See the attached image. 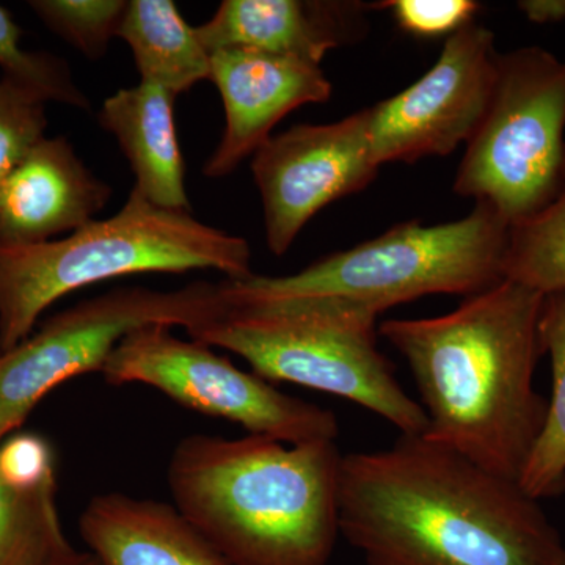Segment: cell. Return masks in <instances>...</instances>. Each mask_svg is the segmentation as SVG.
Instances as JSON below:
<instances>
[{
    "instance_id": "cell-20",
    "label": "cell",
    "mask_w": 565,
    "mask_h": 565,
    "mask_svg": "<svg viewBox=\"0 0 565 565\" xmlns=\"http://www.w3.org/2000/svg\"><path fill=\"white\" fill-rule=\"evenodd\" d=\"M503 274L544 296L565 291V188L546 210L512 226Z\"/></svg>"
},
{
    "instance_id": "cell-2",
    "label": "cell",
    "mask_w": 565,
    "mask_h": 565,
    "mask_svg": "<svg viewBox=\"0 0 565 565\" xmlns=\"http://www.w3.org/2000/svg\"><path fill=\"white\" fill-rule=\"evenodd\" d=\"M544 297L503 280L451 313L379 323L411 367L427 416L423 437L516 482L548 407L534 386Z\"/></svg>"
},
{
    "instance_id": "cell-26",
    "label": "cell",
    "mask_w": 565,
    "mask_h": 565,
    "mask_svg": "<svg viewBox=\"0 0 565 565\" xmlns=\"http://www.w3.org/2000/svg\"><path fill=\"white\" fill-rule=\"evenodd\" d=\"M516 7L534 24L565 21V0H522Z\"/></svg>"
},
{
    "instance_id": "cell-14",
    "label": "cell",
    "mask_w": 565,
    "mask_h": 565,
    "mask_svg": "<svg viewBox=\"0 0 565 565\" xmlns=\"http://www.w3.org/2000/svg\"><path fill=\"white\" fill-rule=\"evenodd\" d=\"M364 3L330 0H223L196 29L206 51L252 50L321 65L359 31Z\"/></svg>"
},
{
    "instance_id": "cell-27",
    "label": "cell",
    "mask_w": 565,
    "mask_h": 565,
    "mask_svg": "<svg viewBox=\"0 0 565 565\" xmlns=\"http://www.w3.org/2000/svg\"><path fill=\"white\" fill-rule=\"evenodd\" d=\"M65 565H102L92 553H79L74 555L73 559H70Z\"/></svg>"
},
{
    "instance_id": "cell-11",
    "label": "cell",
    "mask_w": 565,
    "mask_h": 565,
    "mask_svg": "<svg viewBox=\"0 0 565 565\" xmlns=\"http://www.w3.org/2000/svg\"><path fill=\"white\" fill-rule=\"evenodd\" d=\"M371 109L329 125H297L253 154L267 247L291 248L308 222L337 200L362 192L381 167L371 150Z\"/></svg>"
},
{
    "instance_id": "cell-5",
    "label": "cell",
    "mask_w": 565,
    "mask_h": 565,
    "mask_svg": "<svg viewBox=\"0 0 565 565\" xmlns=\"http://www.w3.org/2000/svg\"><path fill=\"white\" fill-rule=\"evenodd\" d=\"M204 269L230 280L250 277V245L191 212L163 210L131 192L117 214L63 239L0 247V353L28 340L46 308L85 286Z\"/></svg>"
},
{
    "instance_id": "cell-22",
    "label": "cell",
    "mask_w": 565,
    "mask_h": 565,
    "mask_svg": "<svg viewBox=\"0 0 565 565\" xmlns=\"http://www.w3.org/2000/svg\"><path fill=\"white\" fill-rule=\"evenodd\" d=\"M40 20L85 57L98 61L118 36L129 2L125 0H32Z\"/></svg>"
},
{
    "instance_id": "cell-19",
    "label": "cell",
    "mask_w": 565,
    "mask_h": 565,
    "mask_svg": "<svg viewBox=\"0 0 565 565\" xmlns=\"http://www.w3.org/2000/svg\"><path fill=\"white\" fill-rule=\"evenodd\" d=\"M52 484L35 492L0 479V565H65L76 555L63 531Z\"/></svg>"
},
{
    "instance_id": "cell-16",
    "label": "cell",
    "mask_w": 565,
    "mask_h": 565,
    "mask_svg": "<svg viewBox=\"0 0 565 565\" xmlns=\"http://www.w3.org/2000/svg\"><path fill=\"white\" fill-rule=\"evenodd\" d=\"M174 99L161 85L140 82L109 96L98 122L117 139L131 166L132 192L163 210L191 212Z\"/></svg>"
},
{
    "instance_id": "cell-7",
    "label": "cell",
    "mask_w": 565,
    "mask_h": 565,
    "mask_svg": "<svg viewBox=\"0 0 565 565\" xmlns=\"http://www.w3.org/2000/svg\"><path fill=\"white\" fill-rule=\"evenodd\" d=\"M565 62L539 46L498 55L484 118L467 141L455 192L509 226L546 210L565 188Z\"/></svg>"
},
{
    "instance_id": "cell-24",
    "label": "cell",
    "mask_w": 565,
    "mask_h": 565,
    "mask_svg": "<svg viewBox=\"0 0 565 565\" xmlns=\"http://www.w3.org/2000/svg\"><path fill=\"white\" fill-rule=\"evenodd\" d=\"M404 32L435 39L460 31L473 22L481 6L473 0H394L385 2Z\"/></svg>"
},
{
    "instance_id": "cell-17",
    "label": "cell",
    "mask_w": 565,
    "mask_h": 565,
    "mask_svg": "<svg viewBox=\"0 0 565 565\" xmlns=\"http://www.w3.org/2000/svg\"><path fill=\"white\" fill-rule=\"evenodd\" d=\"M118 39L131 47L140 82L174 96L211 77V54L172 0H131Z\"/></svg>"
},
{
    "instance_id": "cell-15",
    "label": "cell",
    "mask_w": 565,
    "mask_h": 565,
    "mask_svg": "<svg viewBox=\"0 0 565 565\" xmlns=\"http://www.w3.org/2000/svg\"><path fill=\"white\" fill-rule=\"evenodd\" d=\"M82 541L102 565H232L173 504L103 493L85 505Z\"/></svg>"
},
{
    "instance_id": "cell-18",
    "label": "cell",
    "mask_w": 565,
    "mask_h": 565,
    "mask_svg": "<svg viewBox=\"0 0 565 565\" xmlns=\"http://www.w3.org/2000/svg\"><path fill=\"white\" fill-rule=\"evenodd\" d=\"M539 330L552 364V397L519 486L541 501L565 493V291L546 294Z\"/></svg>"
},
{
    "instance_id": "cell-8",
    "label": "cell",
    "mask_w": 565,
    "mask_h": 565,
    "mask_svg": "<svg viewBox=\"0 0 565 565\" xmlns=\"http://www.w3.org/2000/svg\"><path fill=\"white\" fill-rule=\"evenodd\" d=\"M221 282L195 281L177 291L117 288L55 315L9 352L0 353V441L25 422L55 386L102 373L122 338L150 326L191 330L221 313Z\"/></svg>"
},
{
    "instance_id": "cell-3",
    "label": "cell",
    "mask_w": 565,
    "mask_h": 565,
    "mask_svg": "<svg viewBox=\"0 0 565 565\" xmlns=\"http://www.w3.org/2000/svg\"><path fill=\"white\" fill-rule=\"evenodd\" d=\"M334 441L193 434L170 457L182 516L232 565H329L340 537Z\"/></svg>"
},
{
    "instance_id": "cell-1",
    "label": "cell",
    "mask_w": 565,
    "mask_h": 565,
    "mask_svg": "<svg viewBox=\"0 0 565 565\" xmlns=\"http://www.w3.org/2000/svg\"><path fill=\"white\" fill-rule=\"evenodd\" d=\"M338 522L364 565H565L559 531L519 482L423 435L343 455Z\"/></svg>"
},
{
    "instance_id": "cell-12",
    "label": "cell",
    "mask_w": 565,
    "mask_h": 565,
    "mask_svg": "<svg viewBox=\"0 0 565 565\" xmlns=\"http://www.w3.org/2000/svg\"><path fill=\"white\" fill-rule=\"evenodd\" d=\"M210 81L221 93L225 131L204 163L207 178L228 177L273 137L286 115L332 96L321 65L262 51L211 52Z\"/></svg>"
},
{
    "instance_id": "cell-23",
    "label": "cell",
    "mask_w": 565,
    "mask_h": 565,
    "mask_svg": "<svg viewBox=\"0 0 565 565\" xmlns=\"http://www.w3.org/2000/svg\"><path fill=\"white\" fill-rule=\"evenodd\" d=\"M46 128L44 103L0 81V181L46 137Z\"/></svg>"
},
{
    "instance_id": "cell-9",
    "label": "cell",
    "mask_w": 565,
    "mask_h": 565,
    "mask_svg": "<svg viewBox=\"0 0 565 565\" xmlns=\"http://www.w3.org/2000/svg\"><path fill=\"white\" fill-rule=\"evenodd\" d=\"M170 329L143 327L122 338L104 364L107 384L151 386L191 411L286 445L337 440L340 424L329 408L289 396L210 345L181 340Z\"/></svg>"
},
{
    "instance_id": "cell-25",
    "label": "cell",
    "mask_w": 565,
    "mask_h": 565,
    "mask_svg": "<svg viewBox=\"0 0 565 565\" xmlns=\"http://www.w3.org/2000/svg\"><path fill=\"white\" fill-rule=\"evenodd\" d=\"M0 479L11 489L35 492L55 484L50 444L35 434H17L0 444Z\"/></svg>"
},
{
    "instance_id": "cell-13",
    "label": "cell",
    "mask_w": 565,
    "mask_h": 565,
    "mask_svg": "<svg viewBox=\"0 0 565 565\" xmlns=\"http://www.w3.org/2000/svg\"><path fill=\"white\" fill-rule=\"evenodd\" d=\"M114 189L65 137L39 141L0 181V247L43 244L95 221Z\"/></svg>"
},
{
    "instance_id": "cell-21",
    "label": "cell",
    "mask_w": 565,
    "mask_h": 565,
    "mask_svg": "<svg viewBox=\"0 0 565 565\" xmlns=\"http://www.w3.org/2000/svg\"><path fill=\"white\" fill-rule=\"evenodd\" d=\"M22 31L9 10L0 6V70L3 81L29 93L41 103L68 104L90 110L87 95L77 87L68 63L47 52L25 51Z\"/></svg>"
},
{
    "instance_id": "cell-6",
    "label": "cell",
    "mask_w": 565,
    "mask_h": 565,
    "mask_svg": "<svg viewBox=\"0 0 565 565\" xmlns=\"http://www.w3.org/2000/svg\"><path fill=\"white\" fill-rule=\"evenodd\" d=\"M509 232L511 226L492 207L476 203L459 221L433 226L397 223L382 236L323 256L297 274L225 278L222 286L237 299L343 297L379 315L435 294L465 299L504 280Z\"/></svg>"
},
{
    "instance_id": "cell-4",
    "label": "cell",
    "mask_w": 565,
    "mask_h": 565,
    "mask_svg": "<svg viewBox=\"0 0 565 565\" xmlns=\"http://www.w3.org/2000/svg\"><path fill=\"white\" fill-rule=\"evenodd\" d=\"M223 296L225 308L188 332L192 340L243 356L270 384L288 382L351 401L401 435L426 433L422 404L379 349L381 315L373 308L334 296L237 299L225 289Z\"/></svg>"
},
{
    "instance_id": "cell-10",
    "label": "cell",
    "mask_w": 565,
    "mask_h": 565,
    "mask_svg": "<svg viewBox=\"0 0 565 565\" xmlns=\"http://www.w3.org/2000/svg\"><path fill=\"white\" fill-rule=\"evenodd\" d=\"M494 35L476 22L446 40L433 68L371 109V150L379 167L445 158L471 139L492 99Z\"/></svg>"
}]
</instances>
